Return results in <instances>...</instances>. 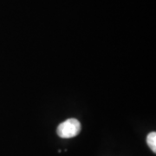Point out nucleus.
I'll return each instance as SVG.
<instances>
[{"label":"nucleus","mask_w":156,"mask_h":156,"mask_svg":"<svg viewBox=\"0 0 156 156\" xmlns=\"http://www.w3.org/2000/svg\"><path fill=\"white\" fill-rule=\"evenodd\" d=\"M81 131V123L76 119H69L62 122L56 129L57 134L63 139L76 137Z\"/></svg>","instance_id":"nucleus-1"},{"label":"nucleus","mask_w":156,"mask_h":156,"mask_svg":"<svg viewBox=\"0 0 156 156\" xmlns=\"http://www.w3.org/2000/svg\"><path fill=\"white\" fill-rule=\"evenodd\" d=\"M147 145L149 146L151 150L154 153H156V133L155 132H151L148 134L147 137Z\"/></svg>","instance_id":"nucleus-2"}]
</instances>
